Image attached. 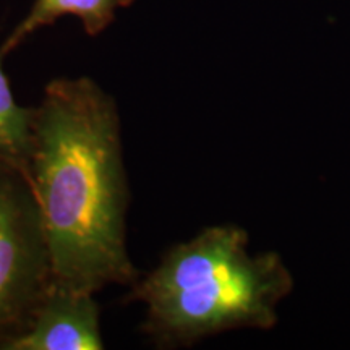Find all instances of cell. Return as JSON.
<instances>
[{
	"mask_svg": "<svg viewBox=\"0 0 350 350\" xmlns=\"http://www.w3.org/2000/svg\"><path fill=\"white\" fill-rule=\"evenodd\" d=\"M31 148L33 109L21 107L13 98L0 57V161L15 165L28 175Z\"/></svg>",
	"mask_w": 350,
	"mask_h": 350,
	"instance_id": "cell-6",
	"label": "cell"
},
{
	"mask_svg": "<svg viewBox=\"0 0 350 350\" xmlns=\"http://www.w3.org/2000/svg\"><path fill=\"white\" fill-rule=\"evenodd\" d=\"M116 99L93 78H57L33 107L28 178L41 208L52 282L96 294L133 286L130 190Z\"/></svg>",
	"mask_w": 350,
	"mask_h": 350,
	"instance_id": "cell-1",
	"label": "cell"
},
{
	"mask_svg": "<svg viewBox=\"0 0 350 350\" xmlns=\"http://www.w3.org/2000/svg\"><path fill=\"white\" fill-rule=\"evenodd\" d=\"M51 286L49 245L31 182L0 161V350L26 332Z\"/></svg>",
	"mask_w": 350,
	"mask_h": 350,
	"instance_id": "cell-3",
	"label": "cell"
},
{
	"mask_svg": "<svg viewBox=\"0 0 350 350\" xmlns=\"http://www.w3.org/2000/svg\"><path fill=\"white\" fill-rule=\"evenodd\" d=\"M135 0H34L28 15L16 25L0 46V57L12 54L38 29L55 23L60 16L73 15L81 20L90 36H98L116 18L119 8H126Z\"/></svg>",
	"mask_w": 350,
	"mask_h": 350,
	"instance_id": "cell-5",
	"label": "cell"
},
{
	"mask_svg": "<svg viewBox=\"0 0 350 350\" xmlns=\"http://www.w3.org/2000/svg\"><path fill=\"white\" fill-rule=\"evenodd\" d=\"M93 295L52 282L31 325L7 350L104 349L99 306Z\"/></svg>",
	"mask_w": 350,
	"mask_h": 350,
	"instance_id": "cell-4",
	"label": "cell"
},
{
	"mask_svg": "<svg viewBox=\"0 0 350 350\" xmlns=\"http://www.w3.org/2000/svg\"><path fill=\"white\" fill-rule=\"evenodd\" d=\"M239 226H213L165 253L138 279L130 300L146 305L143 331L175 349L239 329H271L294 275L274 252L252 255Z\"/></svg>",
	"mask_w": 350,
	"mask_h": 350,
	"instance_id": "cell-2",
	"label": "cell"
}]
</instances>
